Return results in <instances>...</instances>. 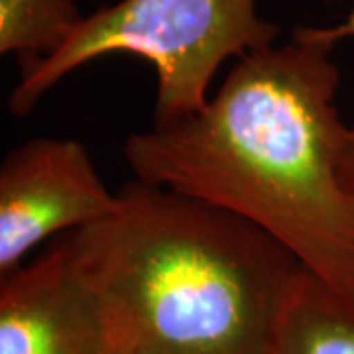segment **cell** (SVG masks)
<instances>
[{"label": "cell", "instance_id": "6da1fadb", "mask_svg": "<svg viewBox=\"0 0 354 354\" xmlns=\"http://www.w3.org/2000/svg\"><path fill=\"white\" fill-rule=\"evenodd\" d=\"M337 41L299 26L236 59L197 113L128 136L138 181L241 216L354 309V197L341 177Z\"/></svg>", "mask_w": 354, "mask_h": 354}, {"label": "cell", "instance_id": "7a4b0ae2", "mask_svg": "<svg viewBox=\"0 0 354 354\" xmlns=\"http://www.w3.org/2000/svg\"><path fill=\"white\" fill-rule=\"evenodd\" d=\"M67 241L109 354H270L307 274L248 221L138 179Z\"/></svg>", "mask_w": 354, "mask_h": 354}, {"label": "cell", "instance_id": "ba28073f", "mask_svg": "<svg viewBox=\"0 0 354 354\" xmlns=\"http://www.w3.org/2000/svg\"><path fill=\"white\" fill-rule=\"evenodd\" d=\"M341 177L346 191L354 197V124L346 128V138L341 153Z\"/></svg>", "mask_w": 354, "mask_h": 354}, {"label": "cell", "instance_id": "5b68a950", "mask_svg": "<svg viewBox=\"0 0 354 354\" xmlns=\"http://www.w3.org/2000/svg\"><path fill=\"white\" fill-rule=\"evenodd\" d=\"M0 354H109L99 305L67 234L0 276Z\"/></svg>", "mask_w": 354, "mask_h": 354}, {"label": "cell", "instance_id": "52a82bcc", "mask_svg": "<svg viewBox=\"0 0 354 354\" xmlns=\"http://www.w3.org/2000/svg\"><path fill=\"white\" fill-rule=\"evenodd\" d=\"M83 20L75 0H0V53H14L26 69L59 50Z\"/></svg>", "mask_w": 354, "mask_h": 354}, {"label": "cell", "instance_id": "277c9868", "mask_svg": "<svg viewBox=\"0 0 354 354\" xmlns=\"http://www.w3.org/2000/svg\"><path fill=\"white\" fill-rule=\"evenodd\" d=\"M116 209L118 193L81 142L34 138L18 146L0 165V276L53 234L91 227Z\"/></svg>", "mask_w": 354, "mask_h": 354}, {"label": "cell", "instance_id": "8992f818", "mask_svg": "<svg viewBox=\"0 0 354 354\" xmlns=\"http://www.w3.org/2000/svg\"><path fill=\"white\" fill-rule=\"evenodd\" d=\"M270 354H354V309L305 274Z\"/></svg>", "mask_w": 354, "mask_h": 354}, {"label": "cell", "instance_id": "9c48e42d", "mask_svg": "<svg viewBox=\"0 0 354 354\" xmlns=\"http://www.w3.org/2000/svg\"><path fill=\"white\" fill-rule=\"evenodd\" d=\"M327 30V36L333 38L337 44L344 38H354V0H353V8L348 16L342 20L339 26H330V28H325Z\"/></svg>", "mask_w": 354, "mask_h": 354}, {"label": "cell", "instance_id": "3957f363", "mask_svg": "<svg viewBox=\"0 0 354 354\" xmlns=\"http://www.w3.org/2000/svg\"><path fill=\"white\" fill-rule=\"evenodd\" d=\"M278 34V26L260 18L256 0H120L85 16L50 57L20 69L8 109L30 114L75 69L122 53L156 69L153 122L176 120L207 104L211 81L227 59L270 48Z\"/></svg>", "mask_w": 354, "mask_h": 354}]
</instances>
